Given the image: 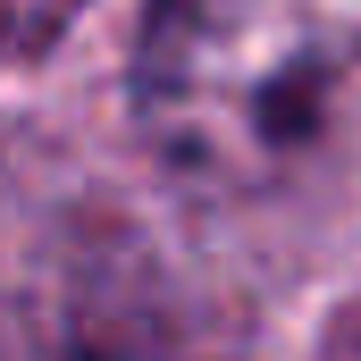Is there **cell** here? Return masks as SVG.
<instances>
[{
	"label": "cell",
	"mask_w": 361,
	"mask_h": 361,
	"mask_svg": "<svg viewBox=\"0 0 361 361\" xmlns=\"http://www.w3.org/2000/svg\"><path fill=\"white\" fill-rule=\"evenodd\" d=\"M126 92L185 185L261 193L361 118V0H152Z\"/></svg>",
	"instance_id": "cell-1"
}]
</instances>
